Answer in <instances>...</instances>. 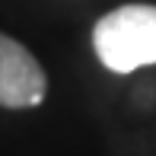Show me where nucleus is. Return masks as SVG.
Instances as JSON below:
<instances>
[{
    "label": "nucleus",
    "instance_id": "1",
    "mask_svg": "<svg viewBox=\"0 0 156 156\" xmlns=\"http://www.w3.org/2000/svg\"><path fill=\"white\" fill-rule=\"evenodd\" d=\"M93 48L112 73L156 64V6L127 3L105 13L93 29Z\"/></svg>",
    "mask_w": 156,
    "mask_h": 156
},
{
    "label": "nucleus",
    "instance_id": "2",
    "mask_svg": "<svg viewBox=\"0 0 156 156\" xmlns=\"http://www.w3.org/2000/svg\"><path fill=\"white\" fill-rule=\"evenodd\" d=\"M48 93V76L26 45L0 32V105L32 108L41 105Z\"/></svg>",
    "mask_w": 156,
    "mask_h": 156
}]
</instances>
